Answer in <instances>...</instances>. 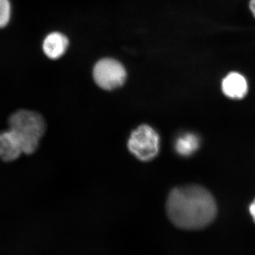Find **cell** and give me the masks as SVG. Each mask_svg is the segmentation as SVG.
Wrapping results in <instances>:
<instances>
[{"mask_svg": "<svg viewBox=\"0 0 255 255\" xmlns=\"http://www.w3.org/2000/svg\"><path fill=\"white\" fill-rule=\"evenodd\" d=\"M166 211L176 227L198 230L214 221L217 207L214 196L206 188L190 184L174 188L169 192Z\"/></svg>", "mask_w": 255, "mask_h": 255, "instance_id": "6da1fadb", "label": "cell"}, {"mask_svg": "<svg viewBox=\"0 0 255 255\" xmlns=\"http://www.w3.org/2000/svg\"><path fill=\"white\" fill-rule=\"evenodd\" d=\"M8 122L10 130L14 132L21 143L23 153H34L46 130L43 116L33 111L18 110L11 114Z\"/></svg>", "mask_w": 255, "mask_h": 255, "instance_id": "7a4b0ae2", "label": "cell"}, {"mask_svg": "<svg viewBox=\"0 0 255 255\" xmlns=\"http://www.w3.org/2000/svg\"><path fill=\"white\" fill-rule=\"evenodd\" d=\"M128 148L142 162H150L158 155L160 138L158 132L147 124L139 126L130 134Z\"/></svg>", "mask_w": 255, "mask_h": 255, "instance_id": "3957f363", "label": "cell"}, {"mask_svg": "<svg viewBox=\"0 0 255 255\" xmlns=\"http://www.w3.org/2000/svg\"><path fill=\"white\" fill-rule=\"evenodd\" d=\"M94 80L101 88L113 90L124 85L127 71L119 62L110 58L101 60L93 70Z\"/></svg>", "mask_w": 255, "mask_h": 255, "instance_id": "277c9868", "label": "cell"}, {"mask_svg": "<svg viewBox=\"0 0 255 255\" xmlns=\"http://www.w3.org/2000/svg\"><path fill=\"white\" fill-rule=\"evenodd\" d=\"M23 153L21 143L12 130L0 132V157L4 162L16 160Z\"/></svg>", "mask_w": 255, "mask_h": 255, "instance_id": "5b68a950", "label": "cell"}, {"mask_svg": "<svg viewBox=\"0 0 255 255\" xmlns=\"http://www.w3.org/2000/svg\"><path fill=\"white\" fill-rule=\"evenodd\" d=\"M222 91L226 97L233 100L244 98L248 93V85L244 76L238 73H231L223 79Z\"/></svg>", "mask_w": 255, "mask_h": 255, "instance_id": "8992f818", "label": "cell"}, {"mask_svg": "<svg viewBox=\"0 0 255 255\" xmlns=\"http://www.w3.org/2000/svg\"><path fill=\"white\" fill-rule=\"evenodd\" d=\"M68 46V39L62 33L55 32L46 36L43 43L45 54L50 59H58L65 53Z\"/></svg>", "mask_w": 255, "mask_h": 255, "instance_id": "52a82bcc", "label": "cell"}, {"mask_svg": "<svg viewBox=\"0 0 255 255\" xmlns=\"http://www.w3.org/2000/svg\"><path fill=\"white\" fill-rule=\"evenodd\" d=\"M200 140L192 132H186L178 137L175 141L176 152L183 157H189L199 149Z\"/></svg>", "mask_w": 255, "mask_h": 255, "instance_id": "ba28073f", "label": "cell"}, {"mask_svg": "<svg viewBox=\"0 0 255 255\" xmlns=\"http://www.w3.org/2000/svg\"><path fill=\"white\" fill-rule=\"evenodd\" d=\"M11 16V4L9 0H0V28H4L9 23Z\"/></svg>", "mask_w": 255, "mask_h": 255, "instance_id": "9c48e42d", "label": "cell"}, {"mask_svg": "<svg viewBox=\"0 0 255 255\" xmlns=\"http://www.w3.org/2000/svg\"><path fill=\"white\" fill-rule=\"evenodd\" d=\"M250 213H251L252 217H253L255 223V199L250 206Z\"/></svg>", "mask_w": 255, "mask_h": 255, "instance_id": "30bf717a", "label": "cell"}, {"mask_svg": "<svg viewBox=\"0 0 255 255\" xmlns=\"http://www.w3.org/2000/svg\"><path fill=\"white\" fill-rule=\"evenodd\" d=\"M250 9H251L252 13L255 17V0H251V2H250Z\"/></svg>", "mask_w": 255, "mask_h": 255, "instance_id": "8fae6325", "label": "cell"}]
</instances>
